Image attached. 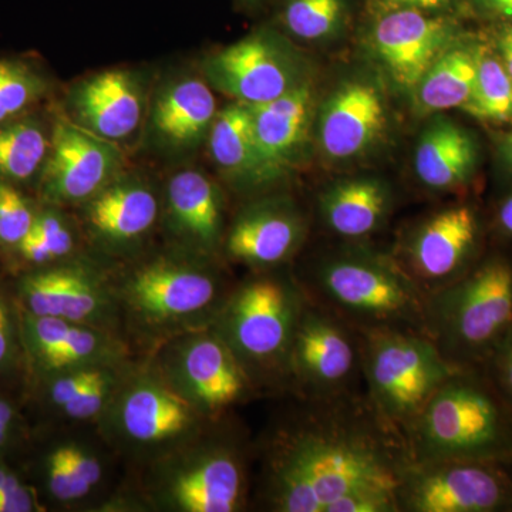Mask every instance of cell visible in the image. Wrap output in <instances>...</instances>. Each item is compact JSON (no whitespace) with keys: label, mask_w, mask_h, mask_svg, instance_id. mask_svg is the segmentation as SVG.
I'll use <instances>...</instances> for the list:
<instances>
[{"label":"cell","mask_w":512,"mask_h":512,"mask_svg":"<svg viewBox=\"0 0 512 512\" xmlns=\"http://www.w3.org/2000/svg\"><path fill=\"white\" fill-rule=\"evenodd\" d=\"M308 400L266 458V497L279 512H399L410 456L365 396Z\"/></svg>","instance_id":"obj_1"},{"label":"cell","mask_w":512,"mask_h":512,"mask_svg":"<svg viewBox=\"0 0 512 512\" xmlns=\"http://www.w3.org/2000/svg\"><path fill=\"white\" fill-rule=\"evenodd\" d=\"M404 440L414 463L512 464V406L484 370H456L433 394Z\"/></svg>","instance_id":"obj_2"},{"label":"cell","mask_w":512,"mask_h":512,"mask_svg":"<svg viewBox=\"0 0 512 512\" xmlns=\"http://www.w3.org/2000/svg\"><path fill=\"white\" fill-rule=\"evenodd\" d=\"M424 322L448 365L483 369L512 330V258L485 255L457 281L426 293Z\"/></svg>","instance_id":"obj_3"},{"label":"cell","mask_w":512,"mask_h":512,"mask_svg":"<svg viewBox=\"0 0 512 512\" xmlns=\"http://www.w3.org/2000/svg\"><path fill=\"white\" fill-rule=\"evenodd\" d=\"M303 291L357 333L410 330L426 335V295L399 262L376 252L355 249L322 259Z\"/></svg>","instance_id":"obj_4"},{"label":"cell","mask_w":512,"mask_h":512,"mask_svg":"<svg viewBox=\"0 0 512 512\" xmlns=\"http://www.w3.org/2000/svg\"><path fill=\"white\" fill-rule=\"evenodd\" d=\"M359 335L367 402L404 439L433 394L457 369L423 333L375 330Z\"/></svg>","instance_id":"obj_5"},{"label":"cell","mask_w":512,"mask_h":512,"mask_svg":"<svg viewBox=\"0 0 512 512\" xmlns=\"http://www.w3.org/2000/svg\"><path fill=\"white\" fill-rule=\"evenodd\" d=\"M308 301L302 286L259 276L232 293L218 312L215 332L251 370H285L296 326Z\"/></svg>","instance_id":"obj_6"},{"label":"cell","mask_w":512,"mask_h":512,"mask_svg":"<svg viewBox=\"0 0 512 512\" xmlns=\"http://www.w3.org/2000/svg\"><path fill=\"white\" fill-rule=\"evenodd\" d=\"M397 507L399 512H512V464L410 461Z\"/></svg>","instance_id":"obj_7"},{"label":"cell","mask_w":512,"mask_h":512,"mask_svg":"<svg viewBox=\"0 0 512 512\" xmlns=\"http://www.w3.org/2000/svg\"><path fill=\"white\" fill-rule=\"evenodd\" d=\"M362 365L359 333L308 298L285 367L305 399L356 393L359 377H363Z\"/></svg>","instance_id":"obj_8"},{"label":"cell","mask_w":512,"mask_h":512,"mask_svg":"<svg viewBox=\"0 0 512 512\" xmlns=\"http://www.w3.org/2000/svg\"><path fill=\"white\" fill-rule=\"evenodd\" d=\"M481 238L476 208L451 205L414 229L399 265L426 295L457 281L480 261Z\"/></svg>","instance_id":"obj_9"},{"label":"cell","mask_w":512,"mask_h":512,"mask_svg":"<svg viewBox=\"0 0 512 512\" xmlns=\"http://www.w3.org/2000/svg\"><path fill=\"white\" fill-rule=\"evenodd\" d=\"M220 298L217 276L198 266L171 261L144 266L126 288L128 306L134 315L157 326L208 312Z\"/></svg>","instance_id":"obj_10"},{"label":"cell","mask_w":512,"mask_h":512,"mask_svg":"<svg viewBox=\"0 0 512 512\" xmlns=\"http://www.w3.org/2000/svg\"><path fill=\"white\" fill-rule=\"evenodd\" d=\"M175 387L200 414H217L244 399L251 377L217 332L198 333L175 349Z\"/></svg>","instance_id":"obj_11"},{"label":"cell","mask_w":512,"mask_h":512,"mask_svg":"<svg viewBox=\"0 0 512 512\" xmlns=\"http://www.w3.org/2000/svg\"><path fill=\"white\" fill-rule=\"evenodd\" d=\"M210 82L239 103H268L298 86L295 63L272 37L252 35L210 57Z\"/></svg>","instance_id":"obj_12"},{"label":"cell","mask_w":512,"mask_h":512,"mask_svg":"<svg viewBox=\"0 0 512 512\" xmlns=\"http://www.w3.org/2000/svg\"><path fill=\"white\" fill-rule=\"evenodd\" d=\"M453 25L419 9L400 8L376 23L372 45L379 62L403 90H416L453 42Z\"/></svg>","instance_id":"obj_13"},{"label":"cell","mask_w":512,"mask_h":512,"mask_svg":"<svg viewBox=\"0 0 512 512\" xmlns=\"http://www.w3.org/2000/svg\"><path fill=\"white\" fill-rule=\"evenodd\" d=\"M175 463L164 478L163 495L175 510L232 512L245 497L242 458L234 447L217 444L200 448Z\"/></svg>","instance_id":"obj_14"},{"label":"cell","mask_w":512,"mask_h":512,"mask_svg":"<svg viewBox=\"0 0 512 512\" xmlns=\"http://www.w3.org/2000/svg\"><path fill=\"white\" fill-rule=\"evenodd\" d=\"M116 167V150L107 141L59 121L43 170V194L53 202L82 201L96 194Z\"/></svg>","instance_id":"obj_15"},{"label":"cell","mask_w":512,"mask_h":512,"mask_svg":"<svg viewBox=\"0 0 512 512\" xmlns=\"http://www.w3.org/2000/svg\"><path fill=\"white\" fill-rule=\"evenodd\" d=\"M386 124V106L379 90L365 82L346 83L320 111V146L335 160L357 157L375 146Z\"/></svg>","instance_id":"obj_16"},{"label":"cell","mask_w":512,"mask_h":512,"mask_svg":"<svg viewBox=\"0 0 512 512\" xmlns=\"http://www.w3.org/2000/svg\"><path fill=\"white\" fill-rule=\"evenodd\" d=\"M197 409L180 393L153 379H141L117 402V427L138 446H161L197 426Z\"/></svg>","instance_id":"obj_17"},{"label":"cell","mask_w":512,"mask_h":512,"mask_svg":"<svg viewBox=\"0 0 512 512\" xmlns=\"http://www.w3.org/2000/svg\"><path fill=\"white\" fill-rule=\"evenodd\" d=\"M305 234V220L293 202H259L242 212L232 225L227 251L245 264L274 266L298 251Z\"/></svg>","instance_id":"obj_18"},{"label":"cell","mask_w":512,"mask_h":512,"mask_svg":"<svg viewBox=\"0 0 512 512\" xmlns=\"http://www.w3.org/2000/svg\"><path fill=\"white\" fill-rule=\"evenodd\" d=\"M249 107L262 160L272 173L281 174L308 141L315 92L311 84L299 83L278 99Z\"/></svg>","instance_id":"obj_19"},{"label":"cell","mask_w":512,"mask_h":512,"mask_svg":"<svg viewBox=\"0 0 512 512\" xmlns=\"http://www.w3.org/2000/svg\"><path fill=\"white\" fill-rule=\"evenodd\" d=\"M32 315L53 316L74 323L103 318L106 293L96 279L79 269H53L29 276L22 285Z\"/></svg>","instance_id":"obj_20"},{"label":"cell","mask_w":512,"mask_h":512,"mask_svg":"<svg viewBox=\"0 0 512 512\" xmlns=\"http://www.w3.org/2000/svg\"><path fill=\"white\" fill-rule=\"evenodd\" d=\"M74 107L94 134L109 140L130 136L141 120L140 89L127 72L97 74L74 94Z\"/></svg>","instance_id":"obj_21"},{"label":"cell","mask_w":512,"mask_h":512,"mask_svg":"<svg viewBox=\"0 0 512 512\" xmlns=\"http://www.w3.org/2000/svg\"><path fill=\"white\" fill-rule=\"evenodd\" d=\"M392 208L389 188L376 178L339 181L319 198V211L330 231L343 238H365L382 227Z\"/></svg>","instance_id":"obj_22"},{"label":"cell","mask_w":512,"mask_h":512,"mask_svg":"<svg viewBox=\"0 0 512 512\" xmlns=\"http://www.w3.org/2000/svg\"><path fill=\"white\" fill-rule=\"evenodd\" d=\"M477 147L463 127L437 120L421 134L414 156V170L431 190L461 187L473 177Z\"/></svg>","instance_id":"obj_23"},{"label":"cell","mask_w":512,"mask_h":512,"mask_svg":"<svg viewBox=\"0 0 512 512\" xmlns=\"http://www.w3.org/2000/svg\"><path fill=\"white\" fill-rule=\"evenodd\" d=\"M168 208L175 229L210 251L221 237L222 212L217 188L198 171H181L168 184Z\"/></svg>","instance_id":"obj_24"},{"label":"cell","mask_w":512,"mask_h":512,"mask_svg":"<svg viewBox=\"0 0 512 512\" xmlns=\"http://www.w3.org/2000/svg\"><path fill=\"white\" fill-rule=\"evenodd\" d=\"M210 150L215 163L238 180L258 184L276 177L259 153L248 104L237 101L215 116L210 128Z\"/></svg>","instance_id":"obj_25"},{"label":"cell","mask_w":512,"mask_h":512,"mask_svg":"<svg viewBox=\"0 0 512 512\" xmlns=\"http://www.w3.org/2000/svg\"><path fill=\"white\" fill-rule=\"evenodd\" d=\"M158 205L146 185L126 181L111 185L94 198L89 221L97 234L111 242L133 241L156 221Z\"/></svg>","instance_id":"obj_26"},{"label":"cell","mask_w":512,"mask_h":512,"mask_svg":"<svg viewBox=\"0 0 512 512\" xmlns=\"http://www.w3.org/2000/svg\"><path fill=\"white\" fill-rule=\"evenodd\" d=\"M217 103L210 87L198 79L181 80L165 90L154 107L153 121L158 133L171 143H197L211 128Z\"/></svg>","instance_id":"obj_27"},{"label":"cell","mask_w":512,"mask_h":512,"mask_svg":"<svg viewBox=\"0 0 512 512\" xmlns=\"http://www.w3.org/2000/svg\"><path fill=\"white\" fill-rule=\"evenodd\" d=\"M476 79V56L467 50H447L414 90L417 103L424 111L461 109L470 99Z\"/></svg>","instance_id":"obj_28"},{"label":"cell","mask_w":512,"mask_h":512,"mask_svg":"<svg viewBox=\"0 0 512 512\" xmlns=\"http://www.w3.org/2000/svg\"><path fill=\"white\" fill-rule=\"evenodd\" d=\"M49 148L45 131L36 121L0 124V178L28 180L42 167Z\"/></svg>","instance_id":"obj_29"},{"label":"cell","mask_w":512,"mask_h":512,"mask_svg":"<svg viewBox=\"0 0 512 512\" xmlns=\"http://www.w3.org/2000/svg\"><path fill=\"white\" fill-rule=\"evenodd\" d=\"M476 59V84L461 109L478 120L508 123L512 120V77L495 57L476 56Z\"/></svg>","instance_id":"obj_30"},{"label":"cell","mask_w":512,"mask_h":512,"mask_svg":"<svg viewBox=\"0 0 512 512\" xmlns=\"http://www.w3.org/2000/svg\"><path fill=\"white\" fill-rule=\"evenodd\" d=\"M45 80L22 60H0V124L12 121L45 93Z\"/></svg>","instance_id":"obj_31"},{"label":"cell","mask_w":512,"mask_h":512,"mask_svg":"<svg viewBox=\"0 0 512 512\" xmlns=\"http://www.w3.org/2000/svg\"><path fill=\"white\" fill-rule=\"evenodd\" d=\"M343 0H288L284 10L286 28L305 40L330 36L345 19Z\"/></svg>","instance_id":"obj_32"},{"label":"cell","mask_w":512,"mask_h":512,"mask_svg":"<svg viewBox=\"0 0 512 512\" xmlns=\"http://www.w3.org/2000/svg\"><path fill=\"white\" fill-rule=\"evenodd\" d=\"M111 353L113 345L103 333L74 323L67 338L42 363L53 370L83 369L101 366Z\"/></svg>","instance_id":"obj_33"},{"label":"cell","mask_w":512,"mask_h":512,"mask_svg":"<svg viewBox=\"0 0 512 512\" xmlns=\"http://www.w3.org/2000/svg\"><path fill=\"white\" fill-rule=\"evenodd\" d=\"M35 218L23 195L12 185L0 183V242L19 245Z\"/></svg>","instance_id":"obj_34"},{"label":"cell","mask_w":512,"mask_h":512,"mask_svg":"<svg viewBox=\"0 0 512 512\" xmlns=\"http://www.w3.org/2000/svg\"><path fill=\"white\" fill-rule=\"evenodd\" d=\"M49 487L57 500L72 501L89 494L92 487L77 476L66 447L57 448L49 458Z\"/></svg>","instance_id":"obj_35"},{"label":"cell","mask_w":512,"mask_h":512,"mask_svg":"<svg viewBox=\"0 0 512 512\" xmlns=\"http://www.w3.org/2000/svg\"><path fill=\"white\" fill-rule=\"evenodd\" d=\"M111 389H113V376L110 375L109 370L100 367L99 373L92 382L87 384L72 402L63 407V412L72 419H90L103 409Z\"/></svg>","instance_id":"obj_36"},{"label":"cell","mask_w":512,"mask_h":512,"mask_svg":"<svg viewBox=\"0 0 512 512\" xmlns=\"http://www.w3.org/2000/svg\"><path fill=\"white\" fill-rule=\"evenodd\" d=\"M33 231L42 238L53 258L69 254L73 248V238L63 221L52 212L37 215L33 222Z\"/></svg>","instance_id":"obj_37"},{"label":"cell","mask_w":512,"mask_h":512,"mask_svg":"<svg viewBox=\"0 0 512 512\" xmlns=\"http://www.w3.org/2000/svg\"><path fill=\"white\" fill-rule=\"evenodd\" d=\"M481 370L512 406V330Z\"/></svg>","instance_id":"obj_38"},{"label":"cell","mask_w":512,"mask_h":512,"mask_svg":"<svg viewBox=\"0 0 512 512\" xmlns=\"http://www.w3.org/2000/svg\"><path fill=\"white\" fill-rule=\"evenodd\" d=\"M101 367V366H100ZM99 366L83 367V369L69 370L66 375L59 377L50 387V399L57 407L63 409L67 403L72 402L84 387L87 386L100 370Z\"/></svg>","instance_id":"obj_39"},{"label":"cell","mask_w":512,"mask_h":512,"mask_svg":"<svg viewBox=\"0 0 512 512\" xmlns=\"http://www.w3.org/2000/svg\"><path fill=\"white\" fill-rule=\"evenodd\" d=\"M66 450L77 476L92 488L99 484L101 467L97 458L90 456L82 448L76 446H66Z\"/></svg>","instance_id":"obj_40"},{"label":"cell","mask_w":512,"mask_h":512,"mask_svg":"<svg viewBox=\"0 0 512 512\" xmlns=\"http://www.w3.org/2000/svg\"><path fill=\"white\" fill-rule=\"evenodd\" d=\"M33 507V495L22 484L0 494V512H29Z\"/></svg>","instance_id":"obj_41"},{"label":"cell","mask_w":512,"mask_h":512,"mask_svg":"<svg viewBox=\"0 0 512 512\" xmlns=\"http://www.w3.org/2000/svg\"><path fill=\"white\" fill-rule=\"evenodd\" d=\"M18 247L20 254L25 256L28 261L35 262V264H45V262L55 259L52 252L46 247L45 242L33 229H30L29 234L20 241Z\"/></svg>","instance_id":"obj_42"},{"label":"cell","mask_w":512,"mask_h":512,"mask_svg":"<svg viewBox=\"0 0 512 512\" xmlns=\"http://www.w3.org/2000/svg\"><path fill=\"white\" fill-rule=\"evenodd\" d=\"M495 224H497L498 231L501 234L512 238V194L508 195L498 207Z\"/></svg>","instance_id":"obj_43"},{"label":"cell","mask_w":512,"mask_h":512,"mask_svg":"<svg viewBox=\"0 0 512 512\" xmlns=\"http://www.w3.org/2000/svg\"><path fill=\"white\" fill-rule=\"evenodd\" d=\"M384 2L392 3L399 8L430 10L441 8L448 0H384Z\"/></svg>","instance_id":"obj_44"},{"label":"cell","mask_w":512,"mask_h":512,"mask_svg":"<svg viewBox=\"0 0 512 512\" xmlns=\"http://www.w3.org/2000/svg\"><path fill=\"white\" fill-rule=\"evenodd\" d=\"M10 349V328L8 315L0 303V363L6 359Z\"/></svg>","instance_id":"obj_45"},{"label":"cell","mask_w":512,"mask_h":512,"mask_svg":"<svg viewBox=\"0 0 512 512\" xmlns=\"http://www.w3.org/2000/svg\"><path fill=\"white\" fill-rule=\"evenodd\" d=\"M498 49H500L501 57H503L504 67L512 77V28L501 36Z\"/></svg>","instance_id":"obj_46"},{"label":"cell","mask_w":512,"mask_h":512,"mask_svg":"<svg viewBox=\"0 0 512 512\" xmlns=\"http://www.w3.org/2000/svg\"><path fill=\"white\" fill-rule=\"evenodd\" d=\"M488 9L503 18H512V0H483Z\"/></svg>","instance_id":"obj_47"},{"label":"cell","mask_w":512,"mask_h":512,"mask_svg":"<svg viewBox=\"0 0 512 512\" xmlns=\"http://www.w3.org/2000/svg\"><path fill=\"white\" fill-rule=\"evenodd\" d=\"M20 485L18 478L9 473L5 468H0V494Z\"/></svg>","instance_id":"obj_48"},{"label":"cell","mask_w":512,"mask_h":512,"mask_svg":"<svg viewBox=\"0 0 512 512\" xmlns=\"http://www.w3.org/2000/svg\"><path fill=\"white\" fill-rule=\"evenodd\" d=\"M501 157L505 163V167L512 174V131L504 137L503 144H501Z\"/></svg>","instance_id":"obj_49"},{"label":"cell","mask_w":512,"mask_h":512,"mask_svg":"<svg viewBox=\"0 0 512 512\" xmlns=\"http://www.w3.org/2000/svg\"><path fill=\"white\" fill-rule=\"evenodd\" d=\"M13 421V410L8 403L0 400V427H6L9 429L10 424Z\"/></svg>","instance_id":"obj_50"},{"label":"cell","mask_w":512,"mask_h":512,"mask_svg":"<svg viewBox=\"0 0 512 512\" xmlns=\"http://www.w3.org/2000/svg\"><path fill=\"white\" fill-rule=\"evenodd\" d=\"M8 430L6 427H0V446L6 441V437H8Z\"/></svg>","instance_id":"obj_51"}]
</instances>
